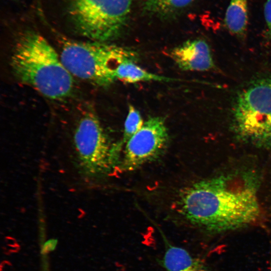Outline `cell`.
<instances>
[{"label":"cell","mask_w":271,"mask_h":271,"mask_svg":"<svg viewBox=\"0 0 271 271\" xmlns=\"http://www.w3.org/2000/svg\"><path fill=\"white\" fill-rule=\"evenodd\" d=\"M11 65L22 83L47 98L62 100L74 90V77L62 63L60 55L41 35L27 32L14 47Z\"/></svg>","instance_id":"cell-2"},{"label":"cell","mask_w":271,"mask_h":271,"mask_svg":"<svg viewBox=\"0 0 271 271\" xmlns=\"http://www.w3.org/2000/svg\"><path fill=\"white\" fill-rule=\"evenodd\" d=\"M169 56L183 71L205 72L215 66L208 44L201 39L188 40L174 47Z\"/></svg>","instance_id":"cell-8"},{"label":"cell","mask_w":271,"mask_h":271,"mask_svg":"<svg viewBox=\"0 0 271 271\" xmlns=\"http://www.w3.org/2000/svg\"><path fill=\"white\" fill-rule=\"evenodd\" d=\"M177 204L187 220L211 231L247 225L261 213L256 184L245 176H220L193 184L181 191Z\"/></svg>","instance_id":"cell-1"},{"label":"cell","mask_w":271,"mask_h":271,"mask_svg":"<svg viewBox=\"0 0 271 271\" xmlns=\"http://www.w3.org/2000/svg\"><path fill=\"white\" fill-rule=\"evenodd\" d=\"M144 122L140 111L132 105L128 106V113L124 122V131L121 143L125 144L134 136L143 126Z\"/></svg>","instance_id":"cell-13"},{"label":"cell","mask_w":271,"mask_h":271,"mask_svg":"<svg viewBox=\"0 0 271 271\" xmlns=\"http://www.w3.org/2000/svg\"><path fill=\"white\" fill-rule=\"evenodd\" d=\"M194 0H146L145 12L153 16L166 18L177 13Z\"/></svg>","instance_id":"cell-12"},{"label":"cell","mask_w":271,"mask_h":271,"mask_svg":"<svg viewBox=\"0 0 271 271\" xmlns=\"http://www.w3.org/2000/svg\"><path fill=\"white\" fill-rule=\"evenodd\" d=\"M165 252L159 263L167 271H208L204 263L186 249L164 239Z\"/></svg>","instance_id":"cell-9"},{"label":"cell","mask_w":271,"mask_h":271,"mask_svg":"<svg viewBox=\"0 0 271 271\" xmlns=\"http://www.w3.org/2000/svg\"><path fill=\"white\" fill-rule=\"evenodd\" d=\"M137 62L125 60L121 62L116 70L117 80L125 83H134L139 82H170L178 79L151 73L138 65Z\"/></svg>","instance_id":"cell-11"},{"label":"cell","mask_w":271,"mask_h":271,"mask_svg":"<svg viewBox=\"0 0 271 271\" xmlns=\"http://www.w3.org/2000/svg\"><path fill=\"white\" fill-rule=\"evenodd\" d=\"M263 14L266 25L265 39H271V0H266L264 6Z\"/></svg>","instance_id":"cell-14"},{"label":"cell","mask_w":271,"mask_h":271,"mask_svg":"<svg viewBox=\"0 0 271 271\" xmlns=\"http://www.w3.org/2000/svg\"><path fill=\"white\" fill-rule=\"evenodd\" d=\"M56 240L50 239L45 242L42 247L41 253L46 254L48 252L54 250L56 246Z\"/></svg>","instance_id":"cell-15"},{"label":"cell","mask_w":271,"mask_h":271,"mask_svg":"<svg viewBox=\"0 0 271 271\" xmlns=\"http://www.w3.org/2000/svg\"><path fill=\"white\" fill-rule=\"evenodd\" d=\"M59 55L74 77L100 87L117 80L116 70L121 62L138 59V53L128 48L93 41L65 40Z\"/></svg>","instance_id":"cell-3"},{"label":"cell","mask_w":271,"mask_h":271,"mask_svg":"<svg viewBox=\"0 0 271 271\" xmlns=\"http://www.w3.org/2000/svg\"><path fill=\"white\" fill-rule=\"evenodd\" d=\"M131 0H69L68 14L76 30L90 41L118 36L130 15Z\"/></svg>","instance_id":"cell-6"},{"label":"cell","mask_w":271,"mask_h":271,"mask_svg":"<svg viewBox=\"0 0 271 271\" xmlns=\"http://www.w3.org/2000/svg\"><path fill=\"white\" fill-rule=\"evenodd\" d=\"M234 130L241 139L271 146V77L255 79L236 95L232 109Z\"/></svg>","instance_id":"cell-4"},{"label":"cell","mask_w":271,"mask_h":271,"mask_svg":"<svg viewBox=\"0 0 271 271\" xmlns=\"http://www.w3.org/2000/svg\"><path fill=\"white\" fill-rule=\"evenodd\" d=\"M248 0H230L226 9L224 24L233 35L243 38L248 22Z\"/></svg>","instance_id":"cell-10"},{"label":"cell","mask_w":271,"mask_h":271,"mask_svg":"<svg viewBox=\"0 0 271 271\" xmlns=\"http://www.w3.org/2000/svg\"><path fill=\"white\" fill-rule=\"evenodd\" d=\"M72 146L80 174L94 180L109 172L117 160L119 145L112 144L97 115L85 112L75 127Z\"/></svg>","instance_id":"cell-5"},{"label":"cell","mask_w":271,"mask_h":271,"mask_svg":"<svg viewBox=\"0 0 271 271\" xmlns=\"http://www.w3.org/2000/svg\"><path fill=\"white\" fill-rule=\"evenodd\" d=\"M168 143L164 118L160 116L149 118L126 143L122 168L132 171L156 160L164 153Z\"/></svg>","instance_id":"cell-7"}]
</instances>
